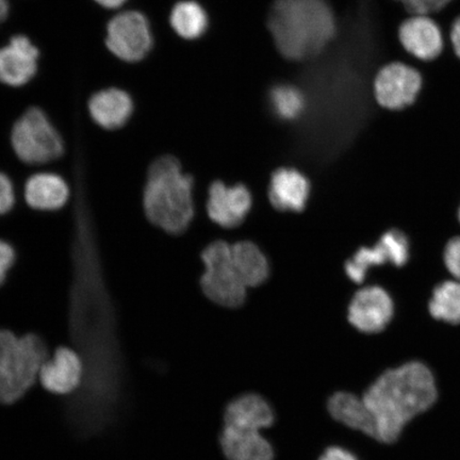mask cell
Segmentation results:
<instances>
[{
	"mask_svg": "<svg viewBox=\"0 0 460 460\" xmlns=\"http://www.w3.org/2000/svg\"><path fill=\"white\" fill-rule=\"evenodd\" d=\"M17 259L14 246L4 239H0V287L5 284L9 274L13 271Z\"/></svg>",
	"mask_w": 460,
	"mask_h": 460,
	"instance_id": "4316f807",
	"label": "cell"
},
{
	"mask_svg": "<svg viewBox=\"0 0 460 460\" xmlns=\"http://www.w3.org/2000/svg\"><path fill=\"white\" fill-rule=\"evenodd\" d=\"M273 111L279 118L286 120L296 119L306 107V99L296 86L278 85L270 94Z\"/></svg>",
	"mask_w": 460,
	"mask_h": 460,
	"instance_id": "cb8c5ba5",
	"label": "cell"
},
{
	"mask_svg": "<svg viewBox=\"0 0 460 460\" xmlns=\"http://www.w3.org/2000/svg\"><path fill=\"white\" fill-rule=\"evenodd\" d=\"M399 42L405 53L421 62H433L444 53L446 39L431 15H410L401 22Z\"/></svg>",
	"mask_w": 460,
	"mask_h": 460,
	"instance_id": "30bf717a",
	"label": "cell"
},
{
	"mask_svg": "<svg viewBox=\"0 0 460 460\" xmlns=\"http://www.w3.org/2000/svg\"><path fill=\"white\" fill-rule=\"evenodd\" d=\"M252 204V194L245 186L229 187L215 181L209 188L207 212L210 220L221 227L234 228L244 222Z\"/></svg>",
	"mask_w": 460,
	"mask_h": 460,
	"instance_id": "5bb4252c",
	"label": "cell"
},
{
	"mask_svg": "<svg viewBox=\"0 0 460 460\" xmlns=\"http://www.w3.org/2000/svg\"><path fill=\"white\" fill-rule=\"evenodd\" d=\"M431 316L448 324H460V281L447 280L437 286L430 297Z\"/></svg>",
	"mask_w": 460,
	"mask_h": 460,
	"instance_id": "603a6c76",
	"label": "cell"
},
{
	"mask_svg": "<svg viewBox=\"0 0 460 460\" xmlns=\"http://www.w3.org/2000/svg\"><path fill=\"white\" fill-rule=\"evenodd\" d=\"M170 22L178 36L186 40H195L206 32L208 16L197 2L183 0L172 9Z\"/></svg>",
	"mask_w": 460,
	"mask_h": 460,
	"instance_id": "7402d4cb",
	"label": "cell"
},
{
	"mask_svg": "<svg viewBox=\"0 0 460 460\" xmlns=\"http://www.w3.org/2000/svg\"><path fill=\"white\" fill-rule=\"evenodd\" d=\"M437 396L434 374L423 362L384 372L362 396L376 423V439L394 444L408 422L435 404Z\"/></svg>",
	"mask_w": 460,
	"mask_h": 460,
	"instance_id": "6da1fadb",
	"label": "cell"
},
{
	"mask_svg": "<svg viewBox=\"0 0 460 460\" xmlns=\"http://www.w3.org/2000/svg\"><path fill=\"white\" fill-rule=\"evenodd\" d=\"M106 45L120 60H143L153 48L151 26L146 15L126 11L113 17L107 27Z\"/></svg>",
	"mask_w": 460,
	"mask_h": 460,
	"instance_id": "ba28073f",
	"label": "cell"
},
{
	"mask_svg": "<svg viewBox=\"0 0 460 460\" xmlns=\"http://www.w3.org/2000/svg\"><path fill=\"white\" fill-rule=\"evenodd\" d=\"M458 218H459V222H460V208H459V211H458Z\"/></svg>",
	"mask_w": 460,
	"mask_h": 460,
	"instance_id": "d6a6232c",
	"label": "cell"
},
{
	"mask_svg": "<svg viewBox=\"0 0 460 460\" xmlns=\"http://www.w3.org/2000/svg\"><path fill=\"white\" fill-rule=\"evenodd\" d=\"M446 39L450 42L454 55L460 59V16L453 22L448 38Z\"/></svg>",
	"mask_w": 460,
	"mask_h": 460,
	"instance_id": "f546056e",
	"label": "cell"
},
{
	"mask_svg": "<svg viewBox=\"0 0 460 460\" xmlns=\"http://www.w3.org/2000/svg\"><path fill=\"white\" fill-rule=\"evenodd\" d=\"M405 9L408 15H435L447 7L452 0H394Z\"/></svg>",
	"mask_w": 460,
	"mask_h": 460,
	"instance_id": "d4e9b609",
	"label": "cell"
},
{
	"mask_svg": "<svg viewBox=\"0 0 460 460\" xmlns=\"http://www.w3.org/2000/svg\"><path fill=\"white\" fill-rule=\"evenodd\" d=\"M40 51L25 36H15L0 49V82L10 86L25 85L38 70Z\"/></svg>",
	"mask_w": 460,
	"mask_h": 460,
	"instance_id": "9a60e30c",
	"label": "cell"
},
{
	"mask_svg": "<svg viewBox=\"0 0 460 460\" xmlns=\"http://www.w3.org/2000/svg\"><path fill=\"white\" fill-rule=\"evenodd\" d=\"M84 362L68 345H60L46 360L39 373V382L49 393L66 395L75 393L84 379Z\"/></svg>",
	"mask_w": 460,
	"mask_h": 460,
	"instance_id": "8fae6325",
	"label": "cell"
},
{
	"mask_svg": "<svg viewBox=\"0 0 460 460\" xmlns=\"http://www.w3.org/2000/svg\"><path fill=\"white\" fill-rule=\"evenodd\" d=\"M232 258L246 287H256L267 280L270 274L268 259L256 244L241 241L232 245Z\"/></svg>",
	"mask_w": 460,
	"mask_h": 460,
	"instance_id": "44dd1931",
	"label": "cell"
},
{
	"mask_svg": "<svg viewBox=\"0 0 460 460\" xmlns=\"http://www.w3.org/2000/svg\"><path fill=\"white\" fill-rule=\"evenodd\" d=\"M319 460H358L353 453L341 447H331Z\"/></svg>",
	"mask_w": 460,
	"mask_h": 460,
	"instance_id": "f1b7e54d",
	"label": "cell"
},
{
	"mask_svg": "<svg viewBox=\"0 0 460 460\" xmlns=\"http://www.w3.org/2000/svg\"><path fill=\"white\" fill-rule=\"evenodd\" d=\"M394 305L382 287H367L356 293L349 307V321L366 333L383 332L394 318Z\"/></svg>",
	"mask_w": 460,
	"mask_h": 460,
	"instance_id": "7c38bea8",
	"label": "cell"
},
{
	"mask_svg": "<svg viewBox=\"0 0 460 460\" xmlns=\"http://www.w3.org/2000/svg\"><path fill=\"white\" fill-rule=\"evenodd\" d=\"M309 192V181L301 172L279 169L272 175L269 199L279 211L300 212L306 207Z\"/></svg>",
	"mask_w": 460,
	"mask_h": 460,
	"instance_id": "ac0fdd59",
	"label": "cell"
},
{
	"mask_svg": "<svg viewBox=\"0 0 460 460\" xmlns=\"http://www.w3.org/2000/svg\"><path fill=\"white\" fill-rule=\"evenodd\" d=\"M372 86L379 108L400 112L415 105L423 88V77L418 68L394 61L379 68Z\"/></svg>",
	"mask_w": 460,
	"mask_h": 460,
	"instance_id": "52a82bcc",
	"label": "cell"
},
{
	"mask_svg": "<svg viewBox=\"0 0 460 460\" xmlns=\"http://www.w3.org/2000/svg\"><path fill=\"white\" fill-rule=\"evenodd\" d=\"M89 115L97 128L118 131L126 128L135 111L134 101L123 90L111 88L97 92L88 102Z\"/></svg>",
	"mask_w": 460,
	"mask_h": 460,
	"instance_id": "2e32d148",
	"label": "cell"
},
{
	"mask_svg": "<svg viewBox=\"0 0 460 460\" xmlns=\"http://www.w3.org/2000/svg\"><path fill=\"white\" fill-rule=\"evenodd\" d=\"M327 408L336 421L376 439V423L362 398L349 393H337L331 396Z\"/></svg>",
	"mask_w": 460,
	"mask_h": 460,
	"instance_id": "ffe728a7",
	"label": "cell"
},
{
	"mask_svg": "<svg viewBox=\"0 0 460 460\" xmlns=\"http://www.w3.org/2000/svg\"><path fill=\"white\" fill-rule=\"evenodd\" d=\"M49 344L38 333L0 330V402L14 404L31 389L50 358Z\"/></svg>",
	"mask_w": 460,
	"mask_h": 460,
	"instance_id": "277c9868",
	"label": "cell"
},
{
	"mask_svg": "<svg viewBox=\"0 0 460 460\" xmlns=\"http://www.w3.org/2000/svg\"><path fill=\"white\" fill-rule=\"evenodd\" d=\"M274 419L271 405L256 394H243L230 402L224 415L226 427L258 431L271 427Z\"/></svg>",
	"mask_w": 460,
	"mask_h": 460,
	"instance_id": "e0dca14e",
	"label": "cell"
},
{
	"mask_svg": "<svg viewBox=\"0 0 460 460\" xmlns=\"http://www.w3.org/2000/svg\"><path fill=\"white\" fill-rule=\"evenodd\" d=\"M221 447L228 460H273L271 444L261 431L224 427Z\"/></svg>",
	"mask_w": 460,
	"mask_h": 460,
	"instance_id": "d6986e66",
	"label": "cell"
},
{
	"mask_svg": "<svg viewBox=\"0 0 460 460\" xmlns=\"http://www.w3.org/2000/svg\"><path fill=\"white\" fill-rule=\"evenodd\" d=\"M201 261L205 266L200 278L204 295L220 306L240 307L245 302L247 287L234 266L232 245L216 241L201 252Z\"/></svg>",
	"mask_w": 460,
	"mask_h": 460,
	"instance_id": "8992f818",
	"label": "cell"
},
{
	"mask_svg": "<svg viewBox=\"0 0 460 460\" xmlns=\"http://www.w3.org/2000/svg\"><path fill=\"white\" fill-rule=\"evenodd\" d=\"M102 7L107 9H117L123 5L128 0H95Z\"/></svg>",
	"mask_w": 460,
	"mask_h": 460,
	"instance_id": "4dcf8cb0",
	"label": "cell"
},
{
	"mask_svg": "<svg viewBox=\"0 0 460 460\" xmlns=\"http://www.w3.org/2000/svg\"><path fill=\"white\" fill-rule=\"evenodd\" d=\"M71 193L70 185L59 172L39 169L27 178L22 195L29 208L55 212L65 208Z\"/></svg>",
	"mask_w": 460,
	"mask_h": 460,
	"instance_id": "4fadbf2b",
	"label": "cell"
},
{
	"mask_svg": "<svg viewBox=\"0 0 460 460\" xmlns=\"http://www.w3.org/2000/svg\"><path fill=\"white\" fill-rule=\"evenodd\" d=\"M10 142L16 157L34 169H44L66 154V141L48 113L31 107L14 120Z\"/></svg>",
	"mask_w": 460,
	"mask_h": 460,
	"instance_id": "5b68a950",
	"label": "cell"
},
{
	"mask_svg": "<svg viewBox=\"0 0 460 460\" xmlns=\"http://www.w3.org/2000/svg\"><path fill=\"white\" fill-rule=\"evenodd\" d=\"M194 183V177L172 155L155 160L143 193L148 221L171 234L188 232L195 217Z\"/></svg>",
	"mask_w": 460,
	"mask_h": 460,
	"instance_id": "3957f363",
	"label": "cell"
},
{
	"mask_svg": "<svg viewBox=\"0 0 460 460\" xmlns=\"http://www.w3.org/2000/svg\"><path fill=\"white\" fill-rule=\"evenodd\" d=\"M444 261L447 271L460 281V237L448 241L445 247Z\"/></svg>",
	"mask_w": 460,
	"mask_h": 460,
	"instance_id": "83f0119b",
	"label": "cell"
},
{
	"mask_svg": "<svg viewBox=\"0 0 460 460\" xmlns=\"http://www.w3.org/2000/svg\"><path fill=\"white\" fill-rule=\"evenodd\" d=\"M410 259V241L404 233L391 229L385 234L379 243L373 247H362L345 264V272L356 284H361L373 267L386 263L402 267Z\"/></svg>",
	"mask_w": 460,
	"mask_h": 460,
	"instance_id": "9c48e42d",
	"label": "cell"
},
{
	"mask_svg": "<svg viewBox=\"0 0 460 460\" xmlns=\"http://www.w3.org/2000/svg\"><path fill=\"white\" fill-rule=\"evenodd\" d=\"M268 27L279 53L296 61L318 56L336 33L335 16L324 0H276Z\"/></svg>",
	"mask_w": 460,
	"mask_h": 460,
	"instance_id": "7a4b0ae2",
	"label": "cell"
},
{
	"mask_svg": "<svg viewBox=\"0 0 460 460\" xmlns=\"http://www.w3.org/2000/svg\"><path fill=\"white\" fill-rule=\"evenodd\" d=\"M9 8L8 0H0V22L7 19L9 15Z\"/></svg>",
	"mask_w": 460,
	"mask_h": 460,
	"instance_id": "1f68e13d",
	"label": "cell"
},
{
	"mask_svg": "<svg viewBox=\"0 0 460 460\" xmlns=\"http://www.w3.org/2000/svg\"><path fill=\"white\" fill-rule=\"evenodd\" d=\"M17 189L8 174L0 171V217L7 216L17 204Z\"/></svg>",
	"mask_w": 460,
	"mask_h": 460,
	"instance_id": "484cf974",
	"label": "cell"
}]
</instances>
